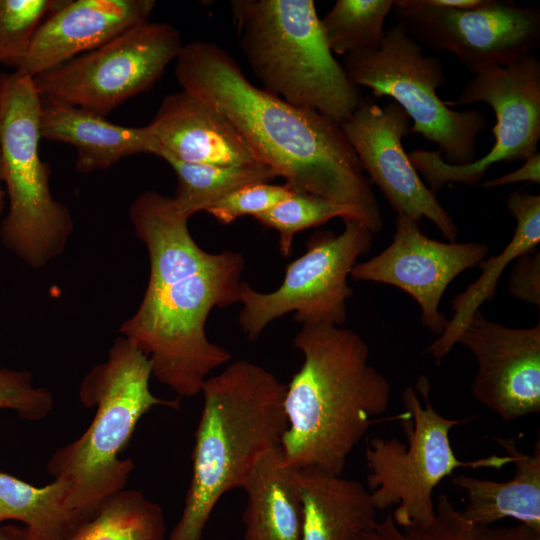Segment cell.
I'll return each mask as SVG.
<instances>
[{"mask_svg":"<svg viewBox=\"0 0 540 540\" xmlns=\"http://www.w3.org/2000/svg\"><path fill=\"white\" fill-rule=\"evenodd\" d=\"M129 216L149 257V280L135 313L119 328L151 362L152 375L182 397L201 393L207 375L231 360L206 335L214 308L239 302L243 256L210 253L193 239L171 197L139 195Z\"/></svg>","mask_w":540,"mask_h":540,"instance_id":"obj_1","label":"cell"},{"mask_svg":"<svg viewBox=\"0 0 540 540\" xmlns=\"http://www.w3.org/2000/svg\"><path fill=\"white\" fill-rule=\"evenodd\" d=\"M175 76L182 90L219 110L288 188L348 206L371 232L381 230L370 180L339 123L255 86L215 43L184 44Z\"/></svg>","mask_w":540,"mask_h":540,"instance_id":"obj_2","label":"cell"},{"mask_svg":"<svg viewBox=\"0 0 540 540\" xmlns=\"http://www.w3.org/2000/svg\"><path fill=\"white\" fill-rule=\"evenodd\" d=\"M293 345L304 357L286 388V461L342 475L347 458L375 419L388 409L391 384L369 363V347L356 332L305 324Z\"/></svg>","mask_w":540,"mask_h":540,"instance_id":"obj_3","label":"cell"},{"mask_svg":"<svg viewBox=\"0 0 540 540\" xmlns=\"http://www.w3.org/2000/svg\"><path fill=\"white\" fill-rule=\"evenodd\" d=\"M286 388L274 374L246 360L205 380L192 476L169 540H201L219 499L242 488L260 456L281 445L287 429Z\"/></svg>","mask_w":540,"mask_h":540,"instance_id":"obj_4","label":"cell"},{"mask_svg":"<svg viewBox=\"0 0 540 540\" xmlns=\"http://www.w3.org/2000/svg\"><path fill=\"white\" fill-rule=\"evenodd\" d=\"M152 365L125 337L118 336L107 359L83 378L79 399L95 415L83 434L59 447L47 464L54 480L69 485L67 504L80 522L92 517L105 499L126 488L135 468L120 459L139 420L155 406L178 408L150 390Z\"/></svg>","mask_w":540,"mask_h":540,"instance_id":"obj_5","label":"cell"},{"mask_svg":"<svg viewBox=\"0 0 540 540\" xmlns=\"http://www.w3.org/2000/svg\"><path fill=\"white\" fill-rule=\"evenodd\" d=\"M239 45L263 89L342 124L364 98L334 57L312 0H233Z\"/></svg>","mask_w":540,"mask_h":540,"instance_id":"obj_6","label":"cell"},{"mask_svg":"<svg viewBox=\"0 0 540 540\" xmlns=\"http://www.w3.org/2000/svg\"><path fill=\"white\" fill-rule=\"evenodd\" d=\"M40 111L33 78L0 74L2 181L9 201L0 236L36 270L62 254L73 230L71 213L54 199L49 165L40 158Z\"/></svg>","mask_w":540,"mask_h":540,"instance_id":"obj_7","label":"cell"},{"mask_svg":"<svg viewBox=\"0 0 540 540\" xmlns=\"http://www.w3.org/2000/svg\"><path fill=\"white\" fill-rule=\"evenodd\" d=\"M430 382L422 375L402 393L404 412L399 420L407 444L397 438L374 437L365 450L369 473L367 485L377 511L397 505L392 512L400 527L429 523L436 509L435 487L458 467L500 470L512 463L508 455L459 460L449 433L457 425L473 419H450L438 413L430 401Z\"/></svg>","mask_w":540,"mask_h":540,"instance_id":"obj_8","label":"cell"},{"mask_svg":"<svg viewBox=\"0 0 540 540\" xmlns=\"http://www.w3.org/2000/svg\"><path fill=\"white\" fill-rule=\"evenodd\" d=\"M343 67L357 87L396 102L413 122L409 134L435 143L445 162L466 165L477 159V139L487 129L485 115L445 104L436 92L447 80L442 62L425 55L399 25L385 30L378 49L344 56Z\"/></svg>","mask_w":540,"mask_h":540,"instance_id":"obj_9","label":"cell"},{"mask_svg":"<svg viewBox=\"0 0 540 540\" xmlns=\"http://www.w3.org/2000/svg\"><path fill=\"white\" fill-rule=\"evenodd\" d=\"M343 220L345 228L338 235L329 230L311 235L306 252L287 265L275 291L258 292L241 282L239 324L249 340L255 341L271 321L290 312L302 325L346 323V303L353 293L347 278L358 257L370 250L374 233L358 220Z\"/></svg>","mask_w":540,"mask_h":540,"instance_id":"obj_10","label":"cell"},{"mask_svg":"<svg viewBox=\"0 0 540 540\" xmlns=\"http://www.w3.org/2000/svg\"><path fill=\"white\" fill-rule=\"evenodd\" d=\"M184 44L168 23L145 22L33 78L42 98L106 116L149 91Z\"/></svg>","mask_w":540,"mask_h":540,"instance_id":"obj_11","label":"cell"},{"mask_svg":"<svg viewBox=\"0 0 540 540\" xmlns=\"http://www.w3.org/2000/svg\"><path fill=\"white\" fill-rule=\"evenodd\" d=\"M485 103L495 113L494 144L487 154L466 165L444 161L442 153L414 149L408 157L435 195L447 183L474 185L500 162H524L538 153L540 140V61L533 54L506 67L477 74L451 106Z\"/></svg>","mask_w":540,"mask_h":540,"instance_id":"obj_12","label":"cell"},{"mask_svg":"<svg viewBox=\"0 0 540 540\" xmlns=\"http://www.w3.org/2000/svg\"><path fill=\"white\" fill-rule=\"evenodd\" d=\"M396 24L422 47L447 51L473 74L506 67L540 46V10L507 0H481L470 9L429 0L393 1Z\"/></svg>","mask_w":540,"mask_h":540,"instance_id":"obj_13","label":"cell"},{"mask_svg":"<svg viewBox=\"0 0 540 540\" xmlns=\"http://www.w3.org/2000/svg\"><path fill=\"white\" fill-rule=\"evenodd\" d=\"M341 128L354 149L361 167L369 175L397 215L416 222L427 218L450 242L458 227L436 195L423 182L403 147L410 118L394 101L380 106L363 98Z\"/></svg>","mask_w":540,"mask_h":540,"instance_id":"obj_14","label":"cell"},{"mask_svg":"<svg viewBox=\"0 0 540 540\" xmlns=\"http://www.w3.org/2000/svg\"><path fill=\"white\" fill-rule=\"evenodd\" d=\"M488 255L480 242H442L424 235L419 223L397 215L390 245L368 261L356 264L350 276L395 286L419 304L422 324L440 336L448 319L439 310L449 284L463 271L477 266Z\"/></svg>","mask_w":540,"mask_h":540,"instance_id":"obj_15","label":"cell"},{"mask_svg":"<svg viewBox=\"0 0 540 540\" xmlns=\"http://www.w3.org/2000/svg\"><path fill=\"white\" fill-rule=\"evenodd\" d=\"M475 356L474 397L504 421L540 412V323L510 328L477 310L458 338Z\"/></svg>","mask_w":540,"mask_h":540,"instance_id":"obj_16","label":"cell"},{"mask_svg":"<svg viewBox=\"0 0 540 540\" xmlns=\"http://www.w3.org/2000/svg\"><path fill=\"white\" fill-rule=\"evenodd\" d=\"M154 0H64L38 26L14 70L34 78L149 21Z\"/></svg>","mask_w":540,"mask_h":540,"instance_id":"obj_17","label":"cell"},{"mask_svg":"<svg viewBox=\"0 0 540 540\" xmlns=\"http://www.w3.org/2000/svg\"><path fill=\"white\" fill-rule=\"evenodd\" d=\"M147 127L153 155L162 159L225 166L260 162L219 110L184 90L167 95Z\"/></svg>","mask_w":540,"mask_h":540,"instance_id":"obj_18","label":"cell"},{"mask_svg":"<svg viewBox=\"0 0 540 540\" xmlns=\"http://www.w3.org/2000/svg\"><path fill=\"white\" fill-rule=\"evenodd\" d=\"M39 126L41 138L76 148L75 167L80 173L109 168L135 154H154L147 125H118L91 111L42 97Z\"/></svg>","mask_w":540,"mask_h":540,"instance_id":"obj_19","label":"cell"},{"mask_svg":"<svg viewBox=\"0 0 540 540\" xmlns=\"http://www.w3.org/2000/svg\"><path fill=\"white\" fill-rule=\"evenodd\" d=\"M296 469L301 540H357L374 526L377 510L362 483L315 467Z\"/></svg>","mask_w":540,"mask_h":540,"instance_id":"obj_20","label":"cell"},{"mask_svg":"<svg viewBox=\"0 0 540 540\" xmlns=\"http://www.w3.org/2000/svg\"><path fill=\"white\" fill-rule=\"evenodd\" d=\"M494 441L512 458L515 474L505 482L451 476L452 483L467 494L461 513L468 521L483 526L513 518L540 534V438L532 454L519 450L516 438L496 437Z\"/></svg>","mask_w":540,"mask_h":540,"instance_id":"obj_21","label":"cell"},{"mask_svg":"<svg viewBox=\"0 0 540 540\" xmlns=\"http://www.w3.org/2000/svg\"><path fill=\"white\" fill-rule=\"evenodd\" d=\"M242 489L245 540H301L303 510L297 469L285 459L281 445L256 461Z\"/></svg>","mask_w":540,"mask_h":540,"instance_id":"obj_22","label":"cell"},{"mask_svg":"<svg viewBox=\"0 0 540 540\" xmlns=\"http://www.w3.org/2000/svg\"><path fill=\"white\" fill-rule=\"evenodd\" d=\"M506 205L516 220L513 237L502 252L478 264L482 270L479 278L452 300V318L426 350L437 362L458 343L459 336L481 305L494 297L504 269L513 260L535 250L540 242V196L515 191L508 196Z\"/></svg>","mask_w":540,"mask_h":540,"instance_id":"obj_23","label":"cell"},{"mask_svg":"<svg viewBox=\"0 0 540 540\" xmlns=\"http://www.w3.org/2000/svg\"><path fill=\"white\" fill-rule=\"evenodd\" d=\"M69 485L61 480L37 487L0 472V524H24L27 540H67L81 522L67 504Z\"/></svg>","mask_w":540,"mask_h":540,"instance_id":"obj_24","label":"cell"},{"mask_svg":"<svg viewBox=\"0 0 540 540\" xmlns=\"http://www.w3.org/2000/svg\"><path fill=\"white\" fill-rule=\"evenodd\" d=\"M162 508L138 490L123 489L103 501L67 540H164Z\"/></svg>","mask_w":540,"mask_h":540,"instance_id":"obj_25","label":"cell"},{"mask_svg":"<svg viewBox=\"0 0 540 540\" xmlns=\"http://www.w3.org/2000/svg\"><path fill=\"white\" fill-rule=\"evenodd\" d=\"M164 160L174 170L178 180L175 195L171 198L177 211L187 218L206 211L239 187L270 182L278 176L271 166L262 162L225 166L186 163L173 158Z\"/></svg>","mask_w":540,"mask_h":540,"instance_id":"obj_26","label":"cell"},{"mask_svg":"<svg viewBox=\"0 0 540 540\" xmlns=\"http://www.w3.org/2000/svg\"><path fill=\"white\" fill-rule=\"evenodd\" d=\"M434 518L426 524L398 526L392 512L357 540H540V534L519 524L494 528L474 524L454 507L446 494L437 498Z\"/></svg>","mask_w":540,"mask_h":540,"instance_id":"obj_27","label":"cell"},{"mask_svg":"<svg viewBox=\"0 0 540 540\" xmlns=\"http://www.w3.org/2000/svg\"><path fill=\"white\" fill-rule=\"evenodd\" d=\"M393 1L337 0L320 19L331 52L346 56L378 49L384 39V23Z\"/></svg>","mask_w":540,"mask_h":540,"instance_id":"obj_28","label":"cell"},{"mask_svg":"<svg viewBox=\"0 0 540 540\" xmlns=\"http://www.w3.org/2000/svg\"><path fill=\"white\" fill-rule=\"evenodd\" d=\"M335 217L361 222L357 212L348 206L314 194L292 191L283 201L254 218L264 227L279 233L280 253L288 257L296 233L325 224Z\"/></svg>","mask_w":540,"mask_h":540,"instance_id":"obj_29","label":"cell"},{"mask_svg":"<svg viewBox=\"0 0 540 540\" xmlns=\"http://www.w3.org/2000/svg\"><path fill=\"white\" fill-rule=\"evenodd\" d=\"M64 0H0V64L15 69L25 58L38 26Z\"/></svg>","mask_w":540,"mask_h":540,"instance_id":"obj_30","label":"cell"},{"mask_svg":"<svg viewBox=\"0 0 540 540\" xmlns=\"http://www.w3.org/2000/svg\"><path fill=\"white\" fill-rule=\"evenodd\" d=\"M292 191L285 184L251 183L228 193L212 204L206 212L219 223L227 225L242 216L250 215L254 218L266 212L287 198Z\"/></svg>","mask_w":540,"mask_h":540,"instance_id":"obj_31","label":"cell"},{"mask_svg":"<svg viewBox=\"0 0 540 540\" xmlns=\"http://www.w3.org/2000/svg\"><path fill=\"white\" fill-rule=\"evenodd\" d=\"M53 407L52 393L34 387L28 370L0 369V409L14 410L24 420L40 421Z\"/></svg>","mask_w":540,"mask_h":540,"instance_id":"obj_32","label":"cell"},{"mask_svg":"<svg viewBox=\"0 0 540 540\" xmlns=\"http://www.w3.org/2000/svg\"><path fill=\"white\" fill-rule=\"evenodd\" d=\"M508 292L514 298L540 307V253L533 250L516 259L509 275Z\"/></svg>","mask_w":540,"mask_h":540,"instance_id":"obj_33","label":"cell"},{"mask_svg":"<svg viewBox=\"0 0 540 540\" xmlns=\"http://www.w3.org/2000/svg\"><path fill=\"white\" fill-rule=\"evenodd\" d=\"M529 181L533 183H540V154L539 152L528 158L523 162V165L505 175L500 177L486 180L481 186L483 188H494L502 185L513 184L517 182Z\"/></svg>","mask_w":540,"mask_h":540,"instance_id":"obj_34","label":"cell"},{"mask_svg":"<svg viewBox=\"0 0 540 540\" xmlns=\"http://www.w3.org/2000/svg\"><path fill=\"white\" fill-rule=\"evenodd\" d=\"M0 540H27L26 531L24 527L0 524Z\"/></svg>","mask_w":540,"mask_h":540,"instance_id":"obj_35","label":"cell"},{"mask_svg":"<svg viewBox=\"0 0 540 540\" xmlns=\"http://www.w3.org/2000/svg\"><path fill=\"white\" fill-rule=\"evenodd\" d=\"M429 2L441 7L470 9L479 5L481 0H429Z\"/></svg>","mask_w":540,"mask_h":540,"instance_id":"obj_36","label":"cell"},{"mask_svg":"<svg viewBox=\"0 0 540 540\" xmlns=\"http://www.w3.org/2000/svg\"><path fill=\"white\" fill-rule=\"evenodd\" d=\"M5 196H6V192L0 186V216H1L3 208H4Z\"/></svg>","mask_w":540,"mask_h":540,"instance_id":"obj_37","label":"cell"},{"mask_svg":"<svg viewBox=\"0 0 540 540\" xmlns=\"http://www.w3.org/2000/svg\"><path fill=\"white\" fill-rule=\"evenodd\" d=\"M2 181L1 114H0V182Z\"/></svg>","mask_w":540,"mask_h":540,"instance_id":"obj_38","label":"cell"}]
</instances>
